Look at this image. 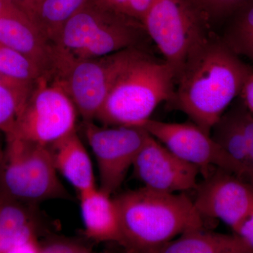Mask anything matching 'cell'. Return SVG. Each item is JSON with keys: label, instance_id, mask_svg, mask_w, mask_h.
<instances>
[{"label": "cell", "instance_id": "6da1fadb", "mask_svg": "<svg viewBox=\"0 0 253 253\" xmlns=\"http://www.w3.org/2000/svg\"><path fill=\"white\" fill-rule=\"evenodd\" d=\"M253 71L221 38L209 34L176 76L169 102L211 134Z\"/></svg>", "mask_w": 253, "mask_h": 253}, {"label": "cell", "instance_id": "7a4b0ae2", "mask_svg": "<svg viewBox=\"0 0 253 253\" xmlns=\"http://www.w3.org/2000/svg\"><path fill=\"white\" fill-rule=\"evenodd\" d=\"M113 201L121 224L120 245L129 253H155L187 231L204 229V218L184 193L144 186L118 195Z\"/></svg>", "mask_w": 253, "mask_h": 253}, {"label": "cell", "instance_id": "3957f363", "mask_svg": "<svg viewBox=\"0 0 253 253\" xmlns=\"http://www.w3.org/2000/svg\"><path fill=\"white\" fill-rule=\"evenodd\" d=\"M174 85L172 68L141 50L115 81L96 119L105 126H139L171 99Z\"/></svg>", "mask_w": 253, "mask_h": 253}, {"label": "cell", "instance_id": "277c9868", "mask_svg": "<svg viewBox=\"0 0 253 253\" xmlns=\"http://www.w3.org/2000/svg\"><path fill=\"white\" fill-rule=\"evenodd\" d=\"M146 36L140 21L118 12L104 0H87L65 23L53 44L61 57L90 59L141 47Z\"/></svg>", "mask_w": 253, "mask_h": 253}, {"label": "cell", "instance_id": "5b68a950", "mask_svg": "<svg viewBox=\"0 0 253 253\" xmlns=\"http://www.w3.org/2000/svg\"><path fill=\"white\" fill-rule=\"evenodd\" d=\"M0 159V194L26 204L71 199L57 176L47 146L4 136Z\"/></svg>", "mask_w": 253, "mask_h": 253}, {"label": "cell", "instance_id": "8992f818", "mask_svg": "<svg viewBox=\"0 0 253 253\" xmlns=\"http://www.w3.org/2000/svg\"><path fill=\"white\" fill-rule=\"evenodd\" d=\"M141 50L129 48L84 59H65L54 51L50 79L66 93L83 121H94L115 81Z\"/></svg>", "mask_w": 253, "mask_h": 253}, {"label": "cell", "instance_id": "52a82bcc", "mask_svg": "<svg viewBox=\"0 0 253 253\" xmlns=\"http://www.w3.org/2000/svg\"><path fill=\"white\" fill-rule=\"evenodd\" d=\"M142 23L175 79L210 34L209 26L190 0H154Z\"/></svg>", "mask_w": 253, "mask_h": 253}, {"label": "cell", "instance_id": "ba28073f", "mask_svg": "<svg viewBox=\"0 0 253 253\" xmlns=\"http://www.w3.org/2000/svg\"><path fill=\"white\" fill-rule=\"evenodd\" d=\"M78 114L62 88L41 76L18 113L12 129L4 136L48 146L76 129Z\"/></svg>", "mask_w": 253, "mask_h": 253}, {"label": "cell", "instance_id": "9c48e42d", "mask_svg": "<svg viewBox=\"0 0 253 253\" xmlns=\"http://www.w3.org/2000/svg\"><path fill=\"white\" fill-rule=\"evenodd\" d=\"M83 129L97 162L99 189L111 196L122 185L149 133L141 126H99L93 121H83Z\"/></svg>", "mask_w": 253, "mask_h": 253}, {"label": "cell", "instance_id": "30bf717a", "mask_svg": "<svg viewBox=\"0 0 253 253\" xmlns=\"http://www.w3.org/2000/svg\"><path fill=\"white\" fill-rule=\"evenodd\" d=\"M151 136L186 162L199 168L204 178L215 168L239 176L237 166L211 134L194 123H166L149 119L140 125Z\"/></svg>", "mask_w": 253, "mask_h": 253}, {"label": "cell", "instance_id": "8fae6325", "mask_svg": "<svg viewBox=\"0 0 253 253\" xmlns=\"http://www.w3.org/2000/svg\"><path fill=\"white\" fill-rule=\"evenodd\" d=\"M195 206L204 218L219 219L236 234L253 214V185L215 168L196 189Z\"/></svg>", "mask_w": 253, "mask_h": 253}, {"label": "cell", "instance_id": "7c38bea8", "mask_svg": "<svg viewBox=\"0 0 253 253\" xmlns=\"http://www.w3.org/2000/svg\"><path fill=\"white\" fill-rule=\"evenodd\" d=\"M132 168L145 187L166 193L194 190L201 174L199 168L176 156L149 133Z\"/></svg>", "mask_w": 253, "mask_h": 253}, {"label": "cell", "instance_id": "4fadbf2b", "mask_svg": "<svg viewBox=\"0 0 253 253\" xmlns=\"http://www.w3.org/2000/svg\"><path fill=\"white\" fill-rule=\"evenodd\" d=\"M38 205L0 194V253H38L40 240L49 234Z\"/></svg>", "mask_w": 253, "mask_h": 253}, {"label": "cell", "instance_id": "5bb4252c", "mask_svg": "<svg viewBox=\"0 0 253 253\" xmlns=\"http://www.w3.org/2000/svg\"><path fill=\"white\" fill-rule=\"evenodd\" d=\"M0 42L34 63L42 76L49 77L54 63V44L42 34L31 18L14 7L0 18Z\"/></svg>", "mask_w": 253, "mask_h": 253}, {"label": "cell", "instance_id": "9a60e30c", "mask_svg": "<svg viewBox=\"0 0 253 253\" xmlns=\"http://www.w3.org/2000/svg\"><path fill=\"white\" fill-rule=\"evenodd\" d=\"M47 146L55 169L78 194L96 187L90 158L76 129Z\"/></svg>", "mask_w": 253, "mask_h": 253}, {"label": "cell", "instance_id": "2e32d148", "mask_svg": "<svg viewBox=\"0 0 253 253\" xmlns=\"http://www.w3.org/2000/svg\"><path fill=\"white\" fill-rule=\"evenodd\" d=\"M84 235L94 242L122 240L116 205L110 195L100 189L88 190L79 194Z\"/></svg>", "mask_w": 253, "mask_h": 253}, {"label": "cell", "instance_id": "e0dca14e", "mask_svg": "<svg viewBox=\"0 0 253 253\" xmlns=\"http://www.w3.org/2000/svg\"><path fill=\"white\" fill-rule=\"evenodd\" d=\"M155 253H253L242 239L205 231H187L156 250Z\"/></svg>", "mask_w": 253, "mask_h": 253}, {"label": "cell", "instance_id": "ac0fdd59", "mask_svg": "<svg viewBox=\"0 0 253 253\" xmlns=\"http://www.w3.org/2000/svg\"><path fill=\"white\" fill-rule=\"evenodd\" d=\"M234 103L213 126L211 134L212 139L237 166L239 177L249 182L250 166L247 142L236 100Z\"/></svg>", "mask_w": 253, "mask_h": 253}, {"label": "cell", "instance_id": "d6986e66", "mask_svg": "<svg viewBox=\"0 0 253 253\" xmlns=\"http://www.w3.org/2000/svg\"><path fill=\"white\" fill-rule=\"evenodd\" d=\"M87 0H41L31 20L42 34L54 44L61 30Z\"/></svg>", "mask_w": 253, "mask_h": 253}, {"label": "cell", "instance_id": "ffe728a7", "mask_svg": "<svg viewBox=\"0 0 253 253\" xmlns=\"http://www.w3.org/2000/svg\"><path fill=\"white\" fill-rule=\"evenodd\" d=\"M42 76L40 70L22 54L0 42V80L8 84L33 86Z\"/></svg>", "mask_w": 253, "mask_h": 253}, {"label": "cell", "instance_id": "44dd1931", "mask_svg": "<svg viewBox=\"0 0 253 253\" xmlns=\"http://www.w3.org/2000/svg\"><path fill=\"white\" fill-rule=\"evenodd\" d=\"M221 39L236 54L242 55L253 41V0H248L229 16Z\"/></svg>", "mask_w": 253, "mask_h": 253}, {"label": "cell", "instance_id": "7402d4cb", "mask_svg": "<svg viewBox=\"0 0 253 253\" xmlns=\"http://www.w3.org/2000/svg\"><path fill=\"white\" fill-rule=\"evenodd\" d=\"M33 88L18 87L0 82V131L4 135L12 129Z\"/></svg>", "mask_w": 253, "mask_h": 253}, {"label": "cell", "instance_id": "603a6c76", "mask_svg": "<svg viewBox=\"0 0 253 253\" xmlns=\"http://www.w3.org/2000/svg\"><path fill=\"white\" fill-rule=\"evenodd\" d=\"M209 26L211 22L229 17L248 0H190Z\"/></svg>", "mask_w": 253, "mask_h": 253}, {"label": "cell", "instance_id": "cb8c5ba5", "mask_svg": "<svg viewBox=\"0 0 253 253\" xmlns=\"http://www.w3.org/2000/svg\"><path fill=\"white\" fill-rule=\"evenodd\" d=\"M92 246L81 239L54 235L50 233L40 240L38 253H89Z\"/></svg>", "mask_w": 253, "mask_h": 253}, {"label": "cell", "instance_id": "d4e9b609", "mask_svg": "<svg viewBox=\"0 0 253 253\" xmlns=\"http://www.w3.org/2000/svg\"><path fill=\"white\" fill-rule=\"evenodd\" d=\"M112 9L142 23L154 0H104Z\"/></svg>", "mask_w": 253, "mask_h": 253}, {"label": "cell", "instance_id": "484cf974", "mask_svg": "<svg viewBox=\"0 0 253 253\" xmlns=\"http://www.w3.org/2000/svg\"><path fill=\"white\" fill-rule=\"evenodd\" d=\"M236 102L237 104L240 120L244 129L245 136L247 142L248 153L249 158V182L253 185V116L246 109L241 100L238 97Z\"/></svg>", "mask_w": 253, "mask_h": 253}, {"label": "cell", "instance_id": "4316f807", "mask_svg": "<svg viewBox=\"0 0 253 253\" xmlns=\"http://www.w3.org/2000/svg\"><path fill=\"white\" fill-rule=\"evenodd\" d=\"M239 97L246 109L253 116V71L246 78Z\"/></svg>", "mask_w": 253, "mask_h": 253}, {"label": "cell", "instance_id": "83f0119b", "mask_svg": "<svg viewBox=\"0 0 253 253\" xmlns=\"http://www.w3.org/2000/svg\"><path fill=\"white\" fill-rule=\"evenodd\" d=\"M236 234L242 239L253 253V214L240 227Z\"/></svg>", "mask_w": 253, "mask_h": 253}, {"label": "cell", "instance_id": "f1b7e54d", "mask_svg": "<svg viewBox=\"0 0 253 253\" xmlns=\"http://www.w3.org/2000/svg\"><path fill=\"white\" fill-rule=\"evenodd\" d=\"M24 4L25 12L26 15L31 18L32 13L37 6V4L41 1V0H22Z\"/></svg>", "mask_w": 253, "mask_h": 253}, {"label": "cell", "instance_id": "f546056e", "mask_svg": "<svg viewBox=\"0 0 253 253\" xmlns=\"http://www.w3.org/2000/svg\"><path fill=\"white\" fill-rule=\"evenodd\" d=\"M14 7L7 0H0V18Z\"/></svg>", "mask_w": 253, "mask_h": 253}, {"label": "cell", "instance_id": "4dcf8cb0", "mask_svg": "<svg viewBox=\"0 0 253 253\" xmlns=\"http://www.w3.org/2000/svg\"><path fill=\"white\" fill-rule=\"evenodd\" d=\"M241 56H246L253 63V41L250 43L249 45L244 50Z\"/></svg>", "mask_w": 253, "mask_h": 253}, {"label": "cell", "instance_id": "1f68e13d", "mask_svg": "<svg viewBox=\"0 0 253 253\" xmlns=\"http://www.w3.org/2000/svg\"><path fill=\"white\" fill-rule=\"evenodd\" d=\"M3 148H4V146L1 144V139H0V159H1V155H2Z\"/></svg>", "mask_w": 253, "mask_h": 253}, {"label": "cell", "instance_id": "d6a6232c", "mask_svg": "<svg viewBox=\"0 0 253 253\" xmlns=\"http://www.w3.org/2000/svg\"><path fill=\"white\" fill-rule=\"evenodd\" d=\"M0 82H1V81H0Z\"/></svg>", "mask_w": 253, "mask_h": 253}]
</instances>
